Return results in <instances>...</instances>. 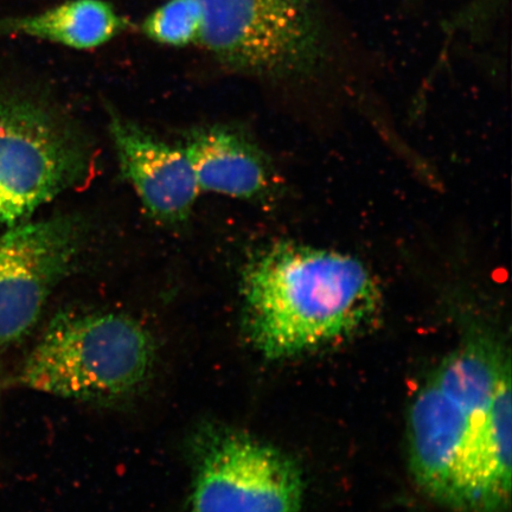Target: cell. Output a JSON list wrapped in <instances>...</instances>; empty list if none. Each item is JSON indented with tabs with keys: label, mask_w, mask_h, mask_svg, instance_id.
Instances as JSON below:
<instances>
[{
	"label": "cell",
	"mask_w": 512,
	"mask_h": 512,
	"mask_svg": "<svg viewBox=\"0 0 512 512\" xmlns=\"http://www.w3.org/2000/svg\"><path fill=\"white\" fill-rule=\"evenodd\" d=\"M511 367L477 337L453 351L409 413V463L428 496L457 512H508L511 502Z\"/></svg>",
	"instance_id": "6da1fadb"
},
{
	"label": "cell",
	"mask_w": 512,
	"mask_h": 512,
	"mask_svg": "<svg viewBox=\"0 0 512 512\" xmlns=\"http://www.w3.org/2000/svg\"><path fill=\"white\" fill-rule=\"evenodd\" d=\"M379 298L360 260L312 247H274L243 281L247 334L271 360L350 335L373 315Z\"/></svg>",
	"instance_id": "7a4b0ae2"
},
{
	"label": "cell",
	"mask_w": 512,
	"mask_h": 512,
	"mask_svg": "<svg viewBox=\"0 0 512 512\" xmlns=\"http://www.w3.org/2000/svg\"><path fill=\"white\" fill-rule=\"evenodd\" d=\"M198 46L234 72L305 83L344 60L352 44L326 0H196Z\"/></svg>",
	"instance_id": "3957f363"
},
{
	"label": "cell",
	"mask_w": 512,
	"mask_h": 512,
	"mask_svg": "<svg viewBox=\"0 0 512 512\" xmlns=\"http://www.w3.org/2000/svg\"><path fill=\"white\" fill-rule=\"evenodd\" d=\"M157 348L136 320L112 312L60 313L19 375L37 392L81 401H113L142 389Z\"/></svg>",
	"instance_id": "277c9868"
},
{
	"label": "cell",
	"mask_w": 512,
	"mask_h": 512,
	"mask_svg": "<svg viewBox=\"0 0 512 512\" xmlns=\"http://www.w3.org/2000/svg\"><path fill=\"white\" fill-rule=\"evenodd\" d=\"M85 139L53 108L0 93V230L14 227L86 178Z\"/></svg>",
	"instance_id": "5b68a950"
},
{
	"label": "cell",
	"mask_w": 512,
	"mask_h": 512,
	"mask_svg": "<svg viewBox=\"0 0 512 512\" xmlns=\"http://www.w3.org/2000/svg\"><path fill=\"white\" fill-rule=\"evenodd\" d=\"M303 484L299 467L278 448L210 425L194 441L187 512H299Z\"/></svg>",
	"instance_id": "8992f818"
},
{
	"label": "cell",
	"mask_w": 512,
	"mask_h": 512,
	"mask_svg": "<svg viewBox=\"0 0 512 512\" xmlns=\"http://www.w3.org/2000/svg\"><path fill=\"white\" fill-rule=\"evenodd\" d=\"M86 226L78 217L22 222L0 230V348L22 342L54 288L76 264Z\"/></svg>",
	"instance_id": "52a82bcc"
},
{
	"label": "cell",
	"mask_w": 512,
	"mask_h": 512,
	"mask_svg": "<svg viewBox=\"0 0 512 512\" xmlns=\"http://www.w3.org/2000/svg\"><path fill=\"white\" fill-rule=\"evenodd\" d=\"M110 132L121 171L150 214L165 223L187 219L201 191L183 147L163 143L115 113Z\"/></svg>",
	"instance_id": "ba28073f"
},
{
	"label": "cell",
	"mask_w": 512,
	"mask_h": 512,
	"mask_svg": "<svg viewBox=\"0 0 512 512\" xmlns=\"http://www.w3.org/2000/svg\"><path fill=\"white\" fill-rule=\"evenodd\" d=\"M182 147L200 191L247 200L267 188L270 172L264 155L239 133L203 128L191 133Z\"/></svg>",
	"instance_id": "9c48e42d"
},
{
	"label": "cell",
	"mask_w": 512,
	"mask_h": 512,
	"mask_svg": "<svg viewBox=\"0 0 512 512\" xmlns=\"http://www.w3.org/2000/svg\"><path fill=\"white\" fill-rule=\"evenodd\" d=\"M130 23L106 0H67L37 14L0 19V36L19 35L75 50L106 46Z\"/></svg>",
	"instance_id": "30bf717a"
},
{
	"label": "cell",
	"mask_w": 512,
	"mask_h": 512,
	"mask_svg": "<svg viewBox=\"0 0 512 512\" xmlns=\"http://www.w3.org/2000/svg\"><path fill=\"white\" fill-rule=\"evenodd\" d=\"M202 29V11L196 0H165L140 25L147 40L171 48L197 47Z\"/></svg>",
	"instance_id": "8fae6325"
},
{
	"label": "cell",
	"mask_w": 512,
	"mask_h": 512,
	"mask_svg": "<svg viewBox=\"0 0 512 512\" xmlns=\"http://www.w3.org/2000/svg\"><path fill=\"white\" fill-rule=\"evenodd\" d=\"M508 0H462L453 30L484 34L491 25L501 23Z\"/></svg>",
	"instance_id": "7c38bea8"
}]
</instances>
